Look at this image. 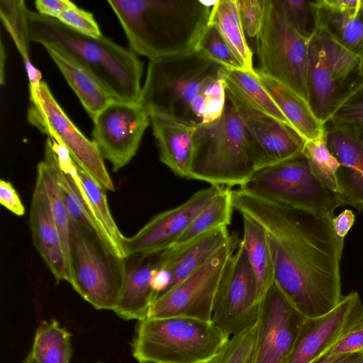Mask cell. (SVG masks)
Masks as SVG:
<instances>
[{
    "mask_svg": "<svg viewBox=\"0 0 363 363\" xmlns=\"http://www.w3.org/2000/svg\"><path fill=\"white\" fill-rule=\"evenodd\" d=\"M234 209L260 224L269 242L274 282L306 318L323 315L340 301L344 238L330 216L291 208L240 188L232 190Z\"/></svg>",
    "mask_w": 363,
    "mask_h": 363,
    "instance_id": "obj_1",
    "label": "cell"
},
{
    "mask_svg": "<svg viewBox=\"0 0 363 363\" xmlns=\"http://www.w3.org/2000/svg\"><path fill=\"white\" fill-rule=\"evenodd\" d=\"M226 69L201 52L150 60L138 103L200 126L218 119L226 101Z\"/></svg>",
    "mask_w": 363,
    "mask_h": 363,
    "instance_id": "obj_2",
    "label": "cell"
},
{
    "mask_svg": "<svg viewBox=\"0 0 363 363\" xmlns=\"http://www.w3.org/2000/svg\"><path fill=\"white\" fill-rule=\"evenodd\" d=\"M135 54L156 60L196 50L212 7L200 0H108Z\"/></svg>",
    "mask_w": 363,
    "mask_h": 363,
    "instance_id": "obj_3",
    "label": "cell"
},
{
    "mask_svg": "<svg viewBox=\"0 0 363 363\" xmlns=\"http://www.w3.org/2000/svg\"><path fill=\"white\" fill-rule=\"evenodd\" d=\"M30 41L64 52L90 72L116 100L138 102L143 65L136 54L101 35L91 37L57 18L27 11Z\"/></svg>",
    "mask_w": 363,
    "mask_h": 363,
    "instance_id": "obj_4",
    "label": "cell"
},
{
    "mask_svg": "<svg viewBox=\"0 0 363 363\" xmlns=\"http://www.w3.org/2000/svg\"><path fill=\"white\" fill-rule=\"evenodd\" d=\"M264 167L258 146L226 94L221 116L196 128L190 179L213 186L240 187Z\"/></svg>",
    "mask_w": 363,
    "mask_h": 363,
    "instance_id": "obj_5",
    "label": "cell"
},
{
    "mask_svg": "<svg viewBox=\"0 0 363 363\" xmlns=\"http://www.w3.org/2000/svg\"><path fill=\"white\" fill-rule=\"evenodd\" d=\"M229 339L211 321L147 318L138 321L131 348L140 363H208Z\"/></svg>",
    "mask_w": 363,
    "mask_h": 363,
    "instance_id": "obj_6",
    "label": "cell"
},
{
    "mask_svg": "<svg viewBox=\"0 0 363 363\" xmlns=\"http://www.w3.org/2000/svg\"><path fill=\"white\" fill-rule=\"evenodd\" d=\"M306 84L308 103L324 123L363 87L361 58L318 28L308 43Z\"/></svg>",
    "mask_w": 363,
    "mask_h": 363,
    "instance_id": "obj_7",
    "label": "cell"
},
{
    "mask_svg": "<svg viewBox=\"0 0 363 363\" xmlns=\"http://www.w3.org/2000/svg\"><path fill=\"white\" fill-rule=\"evenodd\" d=\"M68 261L73 289L95 308L113 311L122 289L124 257L71 220Z\"/></svg>",
    "mask_w": 363,
    "mask_h": 363,
    "instance_id": "obj_8",
    "label": "cell"
},
{
    "mask_svg": "<svg viewBox=\"0 0 363 363\" xmlns=\"http://www.w3.org/2000/svg\"><path fill=\"white\" fill-rule=\"evenodd\" d=\"M277 203L322 216H333L345 205L342 197L324 187L302 153L257 170L238 187Z\"/></svg>",
    "mask_w": 363,
    "mask_h": 363,
    "instance_id": "obj_9",
    "label": "cell"
},
{
    "mask_svg": "<svg viewBox=\"0 0 363 363\" xmlns=\"http://www.w3.org/2000/svg\"><path fill=\"white\" fill-rule=\"evenodd\" d=\"M260 72L308 101V43L286 22L274 0H265L263 24L256 37Z\"/></svg>",
    "mask_w": 363,
    "mask_h": 363,
    "instance_id": "obj_10",
    "label": "cell"
},
{
    "mask_svg": "<svg viewBox=\"0 0 363 363\" xmlns=\"http://www.w3.org/2000/svg\"><path fill=\"white\" fill-rule=\"evenodd\" d=\"M28 121L41 133L65 147L74 162L106 191L114 185L104 158L94 140L88 139L74 124L53 96L47 83L29 86Z\"/></svg>",
    "mask_w": 363,
    "mask_h": 363,
    "instance_id": "obj_11",
    "label": "cell"
},
{
    "mask_svg": "<svg viewBox=\"0 0 363 363\" xmlns=\"http://www.w3.org/2000/svg\"><path fill=\"white\" fill-rule=\"evenodd\" d=\"M240 242L237 233L203 266L159 296L147 318L183 316L211 321L217 289L225 265Z\"/></svg>",
    "mask_w": 363,
    "mask_h": 363,
    "instance_id": "obj_12",
    "label": "cell"
},
{
    "mask_svg": "<svg viewBox=\"0 0 363 363\" xmlns=\"http://www.w3.org/2000/svg\"><path fill=\"white\" fill-rule=\"evenodd\" d=\"M259 315L257 281L245 246L229 258L216 294L211 322L230 337L255 325Z\"/></svg>",
    "mask_w": 363,
    "mask_h": 363,
    "instance_id": "obj_13",
    "label": "cell"
},
{
    "mask_svg": "<svg viewBox=\"0 0 363 363\" xmlns=\"http://www.w3.org/2000/svg\"><path fill=\"white\" fill-rule=\"evenodd\" d=\"M93 122V140L117 172L135 155L150 118L138 102L114 99Z\"/></svg>",
    "mask_w": 363,
    "mask_h": 363,
    "instance_id": "obj_14",
    "label": "cell"
},
{
    "mask_svg": "<svg viewBox=\"0 0 363 363\" xmlns=\"http://www.w3.org/2000/svg\"><path fill=\"white\" fill-rule=\"evenodd\" d=\"M305 318L274 282L259 302L252 363H286Z\"/></svg>",
    "mask_w": 363,
    "mask_h": 363,
    "instance_id": "obj_15",
    "label": "cell"
},
{
    "mask_svg": "<svg viewBox=\"0 0 363 363\" xmlns=\"http://www.w3.org/2000/svg\"><path fill=\"white\" fill-rule=\"evenodd\" d=\"M363 323V303L357 292L342 296L327 313L306 318L286 363H316L350 332Z\"/></svg>",
    "mask_w": 363,
    "mask_h": 363,
    "instance_id": "obj_16",
    "label": "cell"
},
{
    "mask_svg": "<svg viewBox=\"0 0 363 363\" xmlns=\"http://www.w3.org/2000/svg\"><path fill=\"white\" fill-rule=\"evenodd\" d=\"M222 188L211 185L200 189L179 206L154 216L133 237L123 236L120 243L123 257L134 254L157 253L172 248L196 216Z\"/></svg>",
    "mask_w": 363,
    "mask_h": 363,
    "instance_id": "obj_17",
    "label": "cell"
},
{
    "mask_svg": "<svg viewBox=\"0 0 363 363\" xmlns=\"http://www.w3.org/2000/svg\"><path fill=\"white\" fill-rule=\"evenodd\" d=\"M225 86L227 96L258 146L265 167L303 153L306 140L294 128L255 107L226 82Z\"/></svg>",
    "mask_w": 363,
    "mask_h": 363,
    "instance_id": "obj_18",
    "label": "cell"
},
{
    "mask_svg": "<svg viewBox=\"0 0 363 363\" xmlns=\"http://www.w3.org/2000/svg\"><path fill=\"white\" fill-rule=\"evenodd\" d=\"M43 161L57 182L71 220L94 232L118 255L123 257L95 215L82 186L77 164L67 149L53 138H48Z\"/></svg>",
    "mask_w": 363,
    "mask_h": 363,
    "instance_id": "obj_19",
    "label": "cell"
},
{
    "mask_svg": "<svg viewBox=\"0 0 363 363\" xmlns=\"http://www.w3.org/2000/svg\"><path fill=\"white\" fill-rule=\"evenodd\" d=\"M165 251L134 254L124 257L121 291L113 311L124 320H143L147 318L157 296L152 281L162 266Z\"/></svg>",
    "mask_w": 363,
    "mask_h": 363,
    "instance_id": "obj_20",
    "label": "cell"
},
{
    "mask_svg": "<svg viewBox=\"0 0 363 363\" xmlns=\"http://www.w3.org/2000/svg\"><path fill=\"white\" fill-rule=\"evenodd\" d=\"M230 235L228 227H223L166 250L164 263L153 279L155 293L162 295L203 266Z\"/></svg>",
    "mask_w": 363,
    "mask_h": 363,
    "instance_id": "obj_21",
    "label": "cell"
},
{
    "mask_svg": "<svg viewBox=\"0 0 363 363\" xmlns=\"http://www.w3.org/2000/svg\"><path fill=\"white\" fill-rule=\"evenodd\" d=\"M29 223L33 244L57 281L70 282L68 263L58 228L43 186L36 179L32 196Z\"/></svg>",
    "mask_w": 363,
    "mask_h": 363,
    "instance_id": "obj_22",
    "label": "cell"
},
{
    "mask_svg": "<svg viewBox=\"0 0 363 363\" xmlns=\"http://www.w3.org/2000/svg\"><path fill=\"white\" fill-rule=\"evenodd\" d=\"M327 146L340 164L339 182L344 204L363 210V145L329 119L323 123Z\"/></svg>",
    "mask_w": 363,
    "mask_h": 363,
    "instance_id": "obj_23",
    "label": "cell"
},
{
    "mask_svg": "<svg viewBox=\"0 0 363 363\" xmlns=\"http://www.w3.org/2000/svg\"><path fill=\"white\" fill-rule=\"evenodd\" d=\"M148 113L160 161L177 176L190 179L197 127L162 112Z\"/></svg>",
    "mask_w": 363,
    "mask_h": 363,
    "instance_id": "obj_24",
    "label": "cell"
},
{
    "mask_svg": "<svg viewBox=\"0 0 363 363\" xmlns=\"http://www.w3.org/2000/svg\"><path fill=\"white\" fill-rule=\"evenodd\" d=\"M44 48L94 121L115 99L90 72L64 52L51 46Z\"/></svg>",
    "mask_w": 363,
    "mask_h": 363,
    "instance_id": "obj_25",
    "label": "cell"
},
{
    "mask_svg": "<svg viewBox=\"0 0 363 363\" xmlns=\"http://www.w3.org/2000/svg\"><path fill=\"white\" fill-rule=\"evenodd\" d=\"M255 71L281 112L306 141L323 134V123L316 118L307 101L281 82L258 69Z\"/></svg>",
    "mask_w": 363,
    "mask_h": 363,
    "instance_id": "obj_26",
    "label": "cell"
},
{
    "mask_svg": "<svg viewBox=\"0 0 363 363\" xmlns=\"http://www.w3.org/2000/svg\"><path fill=\"white\" fill-rule=\"evenodd\" d=\"M318 9V28L355 56L363 57V4L357 9L340 11L315 0Z\"/></svg>",
    "mask_w": 363,
    "mask_h": 363,
    "instance_id": "obj_27",
    "label": "cell"
},
{
    "mask_svg": "<svg viewBox=\"0 0 363 363\" xmlns=\"http://www.w3.org/2000/svg\"><path fill=\"white\" fill-rule=\"evenodd\" d=\"M243 237L241 239L254 272L259 303L263 296L274 283V264L267 235L257 221L242 215Z\"/></svg>",
    "mask_w": 363,
    "mask_h": 363,
    "instance_id": "obj_28",
    "label": "cell"
},
{
    "mask_svg": "<svg viewBox=\"0 0 363 363\" xmlns=\"http://www.w3.org/2000/svg\"><path fill=\"white\" fill-rule=\"evenodd\" d=\"M208 23L216 27L244 70L253 71L252 52L245 38L237 0H218L211 8Z\"/></svg>",
    "mask_w": 363,
    "mask_h": 363,
    "instance_id": "obj_29",
    "label": "cell"
},
{
    "mask_svg": "<svg viewBox=\"0 0 363 363\" xmlns=\"http://www.w3.org/2000/svg\"><path fill=\"white\" fill-rule=\"evenodd\" d=\"M22 0L0 1V15L2 23L11 35L23 59L29 79V86H35L42 81L40 72L32 64L30 56L27 11Z\"/></svg>",
    "mask_w": 363,
    "mask_h": 363,
    "instance_id": "obj_30",
    "label": "cell"
},
{
    "mask_svg": "<svg viewBox=\"0 0 363 363\" xmlns=\"http://www.w3.org/2000/svg\"><path fill=\"white\" fill-rule=\"evenodd\" d=\"M72 335L57 320L42 322L38 327L30 352L37 363H69Z\"/></svg>",
    "mask_w": 363,
    "mask_h": 363,
    "instance_id": "obj_31",
    "label": "cell"
},
{
    "mask_svg": "<svg viewBox=\"0 0 363 363\" xmlns=\"http://www.w3.org/2000/svg\"><path fill=\"white\" fill-rule=\"evenodd\" d=\"M234 207L232 190L223 186L211 202L194 218L176 245H184L213 230L228 227L232 219Z\"/></svg>",
    "mask_w": 363,
    "mask_h": 363,
    "instance_id": "obj_32",
    "label": "cell"
},
{
    "mask_svg": "<svg viewBox=\"0 0 363 363\" xmlns=\"http://www.w3.org/2000/svg\"><path fill=\"white\" fill-rule=\"evenodd\" d=\"M225 80L255 107L291 126L262 84L255 69H226Z\"/></svg>",
    "mask_w": 363,
    "mask_h": 363,
    "instance_id": "obj_33",
    "label": "cell"
},
{
    "mask_svg": "<svg viewBox=\"0 0 363 363\" xmlns=\"http://www.w3.org/2000/svg\"><path fill=\"white\" fill-rule=\"evenodd\" d=\"M303 154L307 158L313 174L321 184L341 196L338 175L340 164L330 152L324 133L315 139L306 140Z\"/></svg>",
    "mask_w": 363,
    "mask_h": 363,
    "instance_id": "obj_34",
    "label": "cell"
},
{
    "mask_svg": "<svg viewBox=\"0 0 363 363\" xmlns=\"http://www.w3.org/2000/svg\"><path fill=\"white\" fill-rule=\"evenodd\" d=\"M40 181L47 196L55 223L58 228L69 268V238L71 218L61 196L57 182L43 160L37 166V177Z\"/></svg>",
    "mask_w": 363,
    "mask_h": 363,
    "instance_id": "obj_35",
    "label": "cell"
},
{
    "mask_svg": "<svg viewBox=\"0 0 363 363\" xmlns=\"http://www.w3.org/2000/svg\"><path fill=\"white\" fill-rule=\"evenodd\" d=\"M77 169L82 186L95 215L121 253L120 243L124 235L121 233L111 213L106 190L77 164Z\"/></svg>",
    "mask_w": 363,
    "mask_h": 363,
    "instance_id": "obj_36",
    "label": "cell"
},
{
    "mask_svg": "<svg viewBox=\"0 0 363 363\" xmlns=\"http://www.w3.org/2000/svg\"><path fill=\"white\" fill-rule=\"evenodd\" d=\"M288 25L309 40L318 29V9L315 1L274 0Z\"/></svg>",
    "mask_w": 363,
    "mask_h": 363,
    "instance_id": "obj_37",
    "label": "cell"
},
{
    "mask_svg": "<svg viewBox=\"0 0 363 363\" xmlns=\"http://www.w3.org/2000/svg\"><path fill=\"white\" fill-rule=\"evenodd\" d=\"M257 324L234 335L208 363H252Z\"/></svg>",
    "mask_w": 363,
    "mask_h": 363,
    "instance_id": "obj_38",
    "label": "cell"
},
{
    "mask_svg": "<svg viewBox=\"0 0 363 363\" xmlns=\"http://www.w3.org/2000/svg\"><path fill=\"white\" fill-rule=\"evenodd\" d=\"M330 119L337 127L363 145V87L352 95Z\"/></svg>",
    "mask_w": 363,
    "mask_h": 363,
    "instance_id": "obj_39",
    "label": "cell"
},
{
    "mask_svg": "<svg viewBox=\"0 0 363 363\" xmlns=\"http://www.w3.org/2000/svg\"><path fill=\"white\" fill-rule=\"evenodd\" d=\"M196 50L217 62L226 69H242L232 50L213 24L208 23L198 43Z\"/></svg>",
    "mask_w": 363,
    "mask_h": 363,
    "instance_id": "obj_40",
    "label": "cell"
},
{
    "mask_svg": "<svg viewBox=\"0 0 363 363\" xmlns=\"http://www.w3.org/2000/svg\"><path fill=\"white\" fill-rule=\"evenodd\" d=\"M237 4L245 34L257 37L263 24L265 0H237Z\"/></svg>",
    "mask_w": 363,
    "mask_h": 363,
    "instance_id": "obj_41",
    "label": "cell"
},
{
    "mask_svg": "<svg viewBox=\"0 0 363 363\" xmlns=\"http://www.w3.org/2000/svg\"><path fill=\"white\" fill-rule=\"evenodd\" d=\"M57 19L82 34L94 38L102 35L93 14L77 5L63 12Z\"/></svg>",
    "mask_w": 363,
    "mask_h": 363,
    "instance_id": "obj_42",
    "label": "cell"
},
{
    "mask_svg": "<svg viewBox=\"0 0 363 363\" xmlns=\"http://www.w3.org/2000/svg\"><path fill=\"white\" fill-rule=\"evenodd\" d=\"M363 354V323L350 332L328 354L330 358Z\"/></svg>",
    "mask_w": 363,
    "mask_h": 363,
    "instance_id": "obj_43",
    "label": "cell"
},
{
    "mask_svg": "<svg viewBox=\"0 0 363 363\" xmlns=\"http://www.w3.org/2000/svg\"><path fill=\"white\" fill-rule=\"evenodd\" d=\"M0 203L11 213L17 216L25 214V207L11 183L0 180Z\"/></svg>",
    "mask_w": 363,
    "mask_h": 363,
    "instance_id": "obj_44",
    "label": "cell"
},
{
    "mask_svg": "<svg viewBox=\"0 0 363 363\" xmlns=\"http://www.w3.org/2000/svg\"><path fill=\"white\" fill-rule=\"evenodd\" d=\"M35 6L38 13L48 17L57 18L63 12L75 4L68 0H37Z\"/></svg>",
    "mask_w": 363,
    "mask_h": 363,
    "instance_id": "obj_45",
    "label": "cell"
},
{
    "mask_svg": "<svg viewBox=\"0 0 363 363\" xmlns=\"http://www.w3.org/2000/svg\"><path fill=\"white\" fill-rule=\"evenodd\" d=\"M355 220V216L351 210L345 209L332 219V226L335 234L341 238H345Z\"/></svg>",
    "mask_w": 363,
    "mask_h": 363,
    "instance_id": "obj_46",
    "label": "cell"
},
{
    "mask_svg": "<svg viewBox=\"0 0 363 363\" xmlns=\"http://www.w3.org/2000/svg\"><path fill=\"white\" fill-rule=\"evenodd\" d=\"M333 363H363V354H350L338 357Z\"/></svg>",
    "mask_w": 363,
    "mask_h": 363,
    "instance_id": "obj_47",
    "label": "cell"
},
{
    "mask_svg": "<svg viewBox=\"0 0 363 363\" xmlns=\"http://www.w3.org/2000/svg\"><path fill=\"white\" fill-rule=\"evenodd\" d=\"M0 59H1V64H0V81L1 86L4 84V62L6 60V52L4 51V47L2 41L1 42V55H0Z\"/></svg>",
    "mask_w": 363,
    "mask_h": 363,
    "instance_id": "obj_48",
    "label": "cell"
},
{
    "mask_svg": "<svg viewBox=\"0 0 363 363\" xmlns=\"http://www.w3.org/2000/svg\"><path fill=\"white\" fill-rule=\"evenodd\" d=\"M336 359L337 358H330L326 356L324 358L319 360L318 362H317L316 363H333L336 360Z\"/></svg>",
    "mask_w": 363,
    "mask_h": 363,
    "instance_id": "obj_49",
    "label": "cell"
},
{
    "mask_svg": "<svg viewBox=\"0 0 363 363\" xmlns=\"http://www.w3.org/2000/svg\"><path fill=\"white\" fill-rule=\"evenodd\" d=\"M23 363H37L30 353L28 354Z\"/></svg>",
    "mask_w": 363,
    "mask_h": 363,
    "instance_id": "obj_50",
    "label": "cell"
},
{
    "mask_svg": "<svg viewBox=\"0 0 363 363\" xmlns=\"http://www.w3.org/2000/svg\"><path fill=\"white\" fill-rule=\"evenodd\" d=\"M361 62H362V70H363V57L361 59Z\"/></svg>",
    "mask_w": 363,
    "mask_h": 363,
    "instance_id": "obj_51",
    "label": "cell"
},
{
    "mask_svg": "<svg viewBox=\"0 0 363 363\" xmlns=\"http://www.w3.org/2000/svg\"><path fill=\"white\" fill-rule=\"evenodd\" d=\"M143 363H154V362H143Z\"/></svg>",
    "mask_w": 363,
    "mask_h": 363,
    "instance_id": "obj_52",
    "label": "cell"
},
{
    "mask_svg": "<svg viewBox=\"0 0 363 363\" xmlns=\"http://www.w3.org/2000/svg\"><path fill=\"white\" fill-rule=\"evenodd\" d=\"M362 4H363V0H362Z\"/></svg>",
    "mask_w": 363,
    "mask_h": 363,
    "instance_id": "obj_53",
    "label": "cell"
}]
</instances>
